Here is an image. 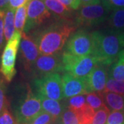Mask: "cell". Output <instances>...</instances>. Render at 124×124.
Wrapping results in <instances>:
<instances>
[{
    "instance_id": "obj_1",
    "label": "cell",
    "mask_w": 124,
    "mask_h": 124,
    "mask_svg": "<svg viewBox=\"0 0 124 124\" xmlns=\"http://www.w3.org/2000/svg\"><path fill=\"white\" fill-rule=\"evenodd\" d=\"M76 28L75 23L71 20L56 19L53 22L36 29L31 36L41 55H51L62 53Z\"/></svg>"
},
{
    "instance_id": "obj_2",
    "label": "cell",
    "mask_w": 124,
    "mask_h": 124,
    "mask_svg": "<svg viewBox=\"0 0 124 124\" xmlns=\"http://www.w3.org/2000/svg\"><path fill=\"white\" fill-rule=\"evenodd\" d=\"M93 42V55L98 64L108 66L118 59L124 49L121 33L108 30L94 31L91 33Z\"/></svg>"
},
{
    "instance_id": "obj_3",
    "label": "cell",
    "mask_w": 124,
    "mask_h": 124,
    "mask_svg": "<svg viewBox=\"0 0 124 124\" xmlns=\"http://www.w3.org/2000/svg\"><path fill=\"white\" fill-rule=\"evenodd\" d=\"M43 111L39 97L29 87L20 96L14 106V115L17 124H28Z\"/></svg>"
},
{
    "instance_id": "obj_4",
    "label": "cell",
    "mask_w": 124,
    "mask_h": 124,
    "mask_svg": "<svg viewBox=\"0 0 124 124\" xmlns=\"http://www.w3.org/2000/svg\"><path fill=\"white\" fill-rule=\"evenodd\" d=\"M22 32L15 31L12 38L7 41L1 56L0 72L8 82H10L16 75L15 63Z\"/></svg>"
},
{
    "instance_id": "obj_5",
    "label": "cell",
    "mask_w": 124,
    "mask_h": 124,
    "mask_svg": "<svg viewBox=\"0 0 124 124\" xmlns=\"http://www.w3.org/2000/svg\"><path fill=\"white\" fill-rule=\"evenodd\" d=\"M110 11L102 3L81 6L75 13V23L81 28L97 26L107 20Z\"/></svg>"
},
{
    "instance_id": "obj_6",
    "label": "cell",
    "mask_w": 124,
    "mask_h": 124,
    "mask_svg": "<svg viewBox=\"0 0 124 124\" xmlns=\"http://www.w3.org/2000/svg\"><path fill=\"white\" fill-rule=\"evenodd\" d=\"M63 70L76 77L84 78L98 65L93 55L78 57L66 52L63 53Z\"/></svg>"
},
{
    "instance_id": "obj_7",
    "label": "cell",
    "mask_w": 124,
    "mask_h": 124,
    "mask_svg": "<svg viewBox=\"0 0 124 124\" xmlns=\"http://www.w3.org/2000/svg\"><path fill=\"white\" fill-rule=\"evenodd\" d=\"M34 85L39 95L57 101L64 98L62 77L59 73L49 74L37 78L34 80Z\"/></svg>"
},
{
    "instance_id": "obj_8",
    "label": "cell",
    "mask_w": 124,
    "mask_h": 124,
    "mask_svg": "<svg viewBox=\"0 0 124 124\" xmlns=\"http://www.w3.org/2000/svg\"><path fill=\"white\" fill-rule=\"evenodd\" d=\"M52 13L47 8L44 0H31L28 4L26 22L23 32L29 33L39 28L50 19Z\"/></svg>"
},
{
    "instance_id": "obj_9",
    "label": "cell",
    "mask_w": 124,
    "mask_h": 124,
    "mask_svg": "<svg viewBox=\"0 0 124 124\" xmlns=\"http://www.w3.org/2000/svg\"><path fill=\"white\" fill-rule=\"evenodd\" d=\"M93 42L91 33L84 29L74 32L67 41L64 51L75 56L83 57L93 53Z\"/></svg>"
},
{
    "instance_id": "obj_10",
    "label": "cell",
    "mask_w": 124,
    "mask_h": 124,
    "mask_svg": "<svg viewBox=\"0 0 124 124\" xmlns=\"http://www.w3.org/2000/svg\"><path fill=\"white\" fill-rule=\"evenodd\" d=\"M31 71L38 78L49 74L63 72V53L41 55L36 60Z\"/></svg>"
},
{
    "instance_id": "obj_11",
    "label": "cell",
    "mask_w": 124,
    "mask_h": 124,
    "mask_svg": "<svg viewBox=\"0 0 124 124\" xmlns=\"http://www.w3.org/2000/svg\"><path fill=\"white\" fill-rule=\"evenodd\" d=\"M20 58L27 71H31L36 60L39 57V50L35 41L31 35L22 32L20 43Z\"/></svg>"
},
{
    "instance_id": "obj_12",
    "label": "cell",
    "mask_w": 124,
    "mask_h": 124,
    "mask_svg": "<svg viewBox=\"0 0 124 124\" xmlns=\"http://www.w3.org/2000/svg\"><path fill=\"white\" fill-rule=\"evenodd\" d=\"M107 66L98 64L85 78L88 93L103 92L109 78Z\"/></svg>"
},
{
    "instance_id": "obj_13",
    "label": "cell",
    "mask_w": 124,
    "mask_h": 124,
    "mask_svg": "<svg viewBox=\"0 0 124 124\" xmlns=\"http://www.w3.org/2000/svg\"><path fill=\"white\" fill-rule=\"evenodd\" d=\"M62 79L64 98L88 94L85 78L76 77L69 73H65Z\"/></svg>"
},
{
    "instance_id": "obj_14",
    "label": "cell",
    "mask_w": 124,
    "mask_h": 124,
    "mask_svg": "<svg viewBox=\"0 0 124 124\" xmlns=\"http://www.w3.org/2000/svg\"><path fill=\"white\" fill-rule=\"evenodd\" d=\"M37 95L41 99L43 111L50 115L56 121L59 119L63 112L66 109V106L59 103V101L50 99L39 94Z\"/></svg>"
},
{
    "instance_id": "obj_15",
    "label": "cell",
    "mask_w": 124,
    "mask_h": 124,
    "mask_svg": "<svg viewBox=\"0 0 124 124\" xmlns=\"http://www.w3.org/2000/svg\"><path fill=\"white\" fill-rule=\"evenodd\" d=\"M47 8L57 19H67L72 16V10L63 5L59 0H44Z\"/></svg>"
},
{
    "instance_id": "obj_16",
    "label": "cell",
    "mask_w": 124,
    "mask_h": 124,
    "mask_svg": "<svg viewBox=\"0 0 124 124\" xmlns=\"http://www.w3.org/2000/svg\"><path fill=\"white\" fill-rule=\"evenodd\" d=\"M106 21L109 31L118 33L124 32V8L112 10Z\"/></svg>"
},
{
    "instance_id": "obj_17",
    "label": "cell",
    "mask_w": 124,
    "mask_h": 124,
    "mask_svg": "<svg viewBox=\"0 0 124 124\" xmlns=\"http://www.w3.org/2000/svg\"><path fill=\"white\" fill-rule=\"evenodd\" d=\"M105 105L110 111H124V96L112 92H102Z\"/></svg>"
},
{
    "instance_id": "obj_18",
    "label": "cell",
    "mask_w": 124,
    "mask_h": 124,
    "mask_svg": "<svg viewBox=\"0 0 124 124\" xmlns=\"http://www.w3.org/2000/svg\"><path fill=\"white\" fill-rule=\"evenodd\" d=\"M109 77L118 81H124V49L119 54L118 59L112 64L109 70Z\"/></svg>"
},
{
    "instance_id": "obj_19",
    "label": "cell",
    "mask_w": 124,
    "mask_h": 124,
    "mask_svg": "<svg viewBox=\"0 0 124 124\" xmlns=\"http://www.w3.org/2000/svg\"><path fill=\"white\" fill-rule=\"evenodd\" d=\"M15 11L7 8L5 10L4 16V37L6 41H8L12 38L15 32Z\"/></svg>"
},
{
    "instance_id": "obj_20",
    "label": "cell",
    "mask_w": 124,
    "mask_h": 124,
    "mask_svg": "<svg viewBox=\"0 0 124 124\" xmlns=\"http://www.w3.org/2000/svg\"><path fill=\"white\" fill-rule=\"evenodd\" d=\"M80 124H92L95 110L87 103L84 108L75 112Z\"/></svg>"
},
{
    "instance_id": "obj_21",
    "label": "cell",
    "mask_w": 124,
    "mask_h": 124,
    "mask_svg": "<svg viewBox=\"0 0 124 124\" xmlns=\"http://www.w3.org/2000/svg\"><path fill=\"white\" fill-rule=\"evenodd\" d=\"M27 8H28V4L17 8L15 11V31H17L20 32H23L24 30V27L26 22Z\"/></svg>"
},
{
    "instance_id": "obj_22",
    "label": "cell",
    "mask_w": 124,
    "mask_h": 124,
    "mask_svg": "<svg viewBox=\"0 0 124 124\" xmlns=\"http://www.w3.org/2000/svg\"><path fill=\"white\" fill-rule=\"evenodd\" d=\"M86 102L95 111L106 106L102 92H94L87 94Z\"/></svg>"
},
{
    "instance_id": "obj_23",
    "label": "cell",
    "mask_w": 124,
    "mask_h": 124,
    "mask_svg": "<svg viewBox=\"0 0 124 124\" xmlns=\"http://www.w3.org/2000/svg\"><path fill=\"white\" fill-rule=\"evenodd\" d=\"M86 104V94H80L70 98L67 102V108L75 112L84 108Z\"/></svg>"
},
{
    "instance_id": "obj_24",
    "label": "cell",
    "mask_w": 124,
    "mask_h": 124,
    "mask_svg": "<svg viewBox=\"0 0 124 124\" xmlns=\"http://www.w3.org/2000/svg\"><path fill=\"white\" fill-rule=\"evenodd\" d=\"M104 91L117 93L124 96V81H118L109 77Z\"/></svg>"
},
{
    "instance_id": "obj_25",
    "label": "cell",
    "mask_w": 124,
    "mask_h": 124,
    "mask_svg": "<svg viewBox=\"0 0 124 124\" xmlns=\"http://www.w3.org/2000/svg\"><path fill=\"white\" fill-rule=\"evenodd\" d=\"M109 115L110 110L105 106L95 111L92 124H106Z\"/></svg>"
},
{
    "instance_id": "obj_26",
    "label": "cell",
    "mask_w": 124,
    "mask_h": 124,
    "mask_svg": "<svg viewBox=\"0 0 124 124\" xmlns=\"http://www.w3.org/2000/svg\"><path fill=\"white\" fill-rule=\"evenodd\" d=\"M56 121L48 113L42 111L28 124H55Z\"/></svg>"
},
{
    "instance_id": "obj_27",
    "label": "cell",
    "mask_w": 124,
    "mask_h": 124,
    "mask_svg": "<svg viewBox=\"0 0 124 124\" xmlns=\"http://www.w3.org/2000/svg\"><path fill=\"white\" fill-rule=\"evenodd\" d=\"M60 119L64 124H80L75 113L68 108L62 114Z\"/></svg>"
},
{
    "instance_id": "obj_28",
    "label": "cell",
    "mask_w": 124,
    "mask_h": 124,
    "mask_svg": "<svg viewBox=\"0 0 124 124\" xmlns=\"http://www.w3.org/2000/svg\"><path fill=\"white\" fill-rule=\"evenodd\" d=\"M6 87L4 80L0 77V113H1L5 108L8 107V101L6 98Z\"/></svg>"
},
{
    "instance_id": "obj_29",
    "label": "cell",
    "mask_w": 124,
    "mask_h": 124,
    "mask_svg": "<svg viewBox=\"0 0 124 124\" xmlns=\"http://www.w3.org/2000/svg\"><path fill=\"white\" fill-rule=\"evenodd\" d=\"M106 124H124V111H112L108 118Z\"/></svg>"
},
{
    "instance_id": "obj_30",
    "label": "cell",
    "mask_w": 124,
    "mask_h": 124,
    "mask_svg": "<svg viewBox=\"0 0 124 124\" xmlns=\"http://www.w3.org/2000/svg\"><path fill=\"white\" fill-rule=\"evenodd\" d=\"M102 4L110 11L124 8V0H104L102 1Z\"/></svg>"
},
{
    "instance_id": "obj_31",
    "label": "cell",
    "mask_w": 124,
    "mask_h": 124,
    "mask_svg": "<svg viewBox=\"0 0 124 124\" xmlns=\"http://www.w3.org/2000/svg\"><path fill=\"white\" fill-rule=\"evenodd\" d=\"M0 124H17L13 116L6 108L0 113Z\"/></svg>"
},
{
    "instance_id": "obj_32",
    "label": "cell",
    "mask_w": 124,
    "mask_h": 124,
    "mask_svg": "<svg viewBox=\"0 0 124 124\" xmlns=\"http://www.w3.org/2000/svg\"><path fill=\"white\" fill-rule=\"evenodd\" d=\"M4 16L5 10H0V50L5 44L4 37Z\"/></svg>"
},
{
    "instance_id": "obj_33",
    "label": "cell",
    "mask_w": 124,
    "mask_h": 124,
    "mask_svg": "<svg viewBox=\"0 0 124 124\" xmlns=\"http://www.w3.org/2000/svg\"><path fill=\"white\" fill-rule=\"evenodd\" d=\"M62 4L71 10H77L81 6V0H59Z\"/></svg>"
},
{
    "instance_id": "obj_34",
    "label": "cell",
    "mask_w": 124,
    "mask_h": 124,
    "mask_svg": "<svg viewBox=\"0 0 124 124\" xmlns=\"http://www.w3.org/2000/svg\"><path fill=\"white\" fill-rule=\"evenodd\" d=\"M31 0H10L8 8L16 10L17 9L28 4Z\"/></svg>"
},
{
    "instance_id": "obj_35",
    "label": "cell",
    "mask_w": 124,
    "mask_h": 124,
    "mask_svg": "<svg viewBox=\"0 0 124 124\" xmlns=\"http://www.w3.org/2000/svg\"><path fill=\"white\" fill-rule=\"evenodd\" d=\"M81 6L99 4L102 3L101 0H81Z\"/></svg>"
},
{
    "instance_id": "obj_36",
    "label": "cell",
    "mask_w": 124,
    "mask_h": 124,
    "mask_svg": "<svg viewBox=\"0 0 124 124\" xmlns=\"http://www.w3.org/2000/svg\"><path fill=\"white\" fill-rule=\"evenodd\" d=\"M10 0H0V10H6L8 8Z\"/></svg>"
},
{
    "instance_id": "obj_37",
    "label": "cell",
    "mask_w": 124,
    "mask_h": 124,
    "mask_svg": "<svg viewBox=\"0 0 124 124\" xmlns=\"http://www.w3.org/2000/svg\"><path fill=\"white\" fill-rule=\"evenodd\" d=\"M121 37L122 44H123V46H124V32H122V33H121Z\"/></svg>"
},
{
    "instance_id": "obj_38",
    "label": "cell",
    "mask_w": 124,
    "mask_h": 124,
    "mask_svg": "<svg viewBox=\"0 0 124 124\" xmlns=\"http://www.w3.org/2000/svg\"><path fill=\"white\" fill-rule=\"evenodd\" d=\"M64 124L63 122H62V121H61V119H59V120H57V121H56V124Z\"/></svg>"
},
{
    "instance_id": "obj_39",
    "label": "cell",
    "mask_w": 124,
    "mask_h": 124,
    "mask_svg": "<svg viewBox=\"0 0 124 124\" xmlns=\"http://www.w3.org/2000/svg\"><path fill=\"white\" fill-rule=\"evenodd\" d=\"M104 1V0H101V1Z\"/></svg>"
}]
</instances>
